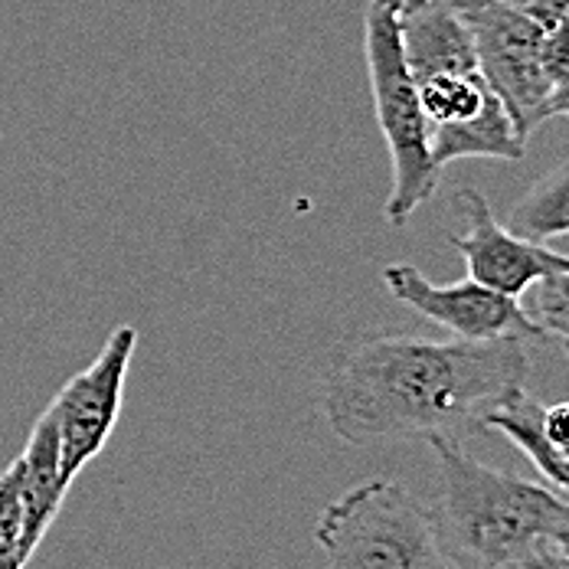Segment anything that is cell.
<instances>
[{"label": "cell", "mask_w": 569, "mask_h": 569, "mask_svg": "<svg viewBox=\"0 0 569 569\" xmlns=\"http://www.w3.org/2000/svg\"><path fill=\"white\" fill-rule=\"evenodd\" d=\"M527 377L523 338H370L328 363L325 419L347 446L461 442L481 432L488 412L523 390Z\"/></svg>", "instance_id": "cell-1"}, {"label": "cell", "mask_w": 569, "mask_h": 569, "mask_svg": "<svg viewBox=\"0 0 569 569\" xmlns=\"http://www.w3.org/2000/svg\"><path fill=\"white\" fill-rule=\"evenodd\" d=\"M402 53L429 121L432 161L446 171L461 158L520 161L527 138L478 69L471 33L452 0L399 17Z\"/></svg>", "instance_id": "cell-2"}, {"label": "cell", "mask_w": 569, "mask_h": 569, "mask_svg": "<svg viewBox=\"0 0 569 569\" xmlns=\"http://www.w3.org/2000/svg\"><path fill=\"white\" fill-rule=\"evenodd\" d=\"M442 468L439 533L456 569H523L569 523V495L488 468L461 442H429Z\"/></svg>", "instance_id": "cell-3"}, {"label": "cell", "mask_w": 569, "mask_h": 569, "mask_svg": "<svg viewBox=\"0 0 569 569\" xmlns=\"http://www.w3.org/2000/svg\"><path fill=\"white\" fill-rule=\"evenodd\" d=\"M315 543L328 569H456L436 513L393 478H367L331 501Z\"/></svg>", "instance_id": "cell-4"}, {"label": "cell", "mask_w": 569, "mask_h": 569, "mask_svg": "<svg viewBox=\"0 0 569 569\" xmlns=\"http://www.w3.org/2000/svg\"><path fill=\"white\" fill-rule=\"evenodd\" d=\"M363 59L373 114L393 164V187L383 213L390 227H406V220L439 190L442 168L432 161L429 121L406 66L399 17L390 0H370L363 10Z\"/></svg>", "instance_id": "cell-5"}, {"label": "cell", "mask_w": 569, "mask_h": 569, "mask_svg": "<svg viewBox=\"0 0 569 569\" xmlns=\"http://www.w3.org/2000/svg\"><path fill=\"white\" fill-rule=\"evenodd\" d=\"M456 10L471 33L481 76L511 112L520 134L530 138L547 121L550 99L543 27L511 0H481Z\"/></svg>", "instance_id": "cell-6"}, {"label": "cell", "mask_w": 569, "mask_h": 569, "mask_svg": "<svg viewBox=\"0 0 569 569\" xmlns=\"http://www.w3.org/2000/svg\"><path fill=\"white\" fill-rule=\"evenodd\" d=\"M138 341L141 335L134 325H118L109 341L102 343L99 357L86 370H79L47 409L57 422L59 461L69 488L79 478V471L112 439L114 422L121 416L128 367L138 350Z\"/></svg>", "instance_id": "cell-7"}, {"label": "cell", "mask_w": 569, "mask_h": 569, "mask_svg": "<svg viewBox=\"0 0 569 569\" xmlns=\"http://www.w3.org/2000/svg\"><path fill=\"white\" fill-rule=\"evenodd\" d=\"M387 291L406 308L452 331L461 341H495V338H543V331L530 321L520 298L501 295L488 284L429 282L416 266L393 262L383 269Z\"/></svg>", "instance_id": "cell-8"}, {"label": "cell", "mask_w": 569, "mask_h": 569, "mask_svg": "<svg viewBox=\"0 0 569 569\" xmlns=\"http://www.w3.org/2000/svg\"><path fill=\"white\" fill-rule=\"evenodd\" d=\"M456 210L465 220V232L449 236V246H456V252L465 259L468 279L488 284L501 295L523 298L533 282L569 269V256L501 227L485 193H478L475 187L458 190Z\"/></svg>", "instance_id": "cell-9"}, {"label": "cell", "mask_w": 569, "mask_h": 569, "mask_svg": "<svg viewBox=\"0 0 569 569\" xmlns=\"http://www.w3.org/2000/svg\"><path fill=\"white\" fill-rule=\"evenodd\" d=\"M485 429L501 432L553 488L569 495V402L543 406L523 387L488 412Z\"/></svg>", "instance_id": "cell-10"}, {"label": "cell", "mask_w": 569, "mask_h": 569, "mask_svg": "<svg viewBox=\"0 0 569 569\" xmlns=\"http://www.w3.org/2000/svg\"><path fill=\"white\" fill-rule=\"evenodd\" d=\"M20 468V501H23V553L33 560L37 547L43 543L50 523L59 517V508L69 495L59 461L57 422L43 412L30 432V442L17 456Z\"/></svg>", "instance_id": "cell-11"}, {"label": "cell", "mask_w": 569, "mask_h": 569, "mask_svg": "<svg viewBox=\"0 0 569 569\" xmlns=\"http://www.w3.org/2000/svg\"><path fill=\"white\" fill-rule=\"evenodd\" d=\"M511 232L547 242L569 232V164L543 173L511 210Z\"/></svg>", "instance_id": "cell-12"}, {"label": "cell", "mask_w": 569, "mask_h": 569, "mask_svg": "<svg viewBox=\"0 0 569 569\" xmlns=\"http://www.w3.org/2000/svg\"><path fill=\"white\" fill-rule=\"evenodd\" d=\"M23 501H20V468L17 458L0 471V569H23Z\"/></svg>", "instance_id": "cell-13"}, {"label": "cell", "mask_w": 569, "mask_h": 569, "mask_svg": "<svg viewBox=\"0 0 569 569\" xmlns=\"http://www.w3.org/2000/svg\"><path fill=\"white\" fill-rule=\"evenodd\" d=\"M527 291H530V298H527L523 311L543 331V338L557 335L560 341H569V269L533 282Z\"/></svg>", "instance_id": "cell-14"}, {"label": "cell", "mask_w": 569, "mask_h": 569, "mask_svg": "<svg viewBox=\"0 0 569 569\" xmlns=\"http://www.w3.org/2000/svg\"><path fill=\"white\" fill-rule=\"evenodd\" d=\"M543 66L550 79V99H547V121L550 118H569V27L547 33L543 43Z\"/></svg>", "instance_id": "cell-15"}, {"label": "cell", "mask_w": 569, "mask_h": 569, "mask_svg": "<svg viewBox=\"0 0 569 569\" xmlns=\"http://www.w3.org/2000/svg\"><path fill=\"white\" fill-rule=\"evenodd\" d=\"M523 569H569V560L557 547H543L533 560H527Z\"/></svg>", "instance_id": "cell-16"}, {"label": "cell", "mask_w": 569, "mask_h": 569, "mask_svg": "<svg viewBox=\"0 0 569 569\" xmlns=\"http://www.w3.org/2000/svg\"><path fill=\"white\" fill-rule=\"evenodd\" d=\"M429 3H436V0H390V7L397 10V17L416 13V10H422V7H429Z\"/></svg>", "instance_id": "cell-17"}, {"label": "cell", "mask_w": 569, "mask_h": 569, "mask_svg": "<svg viewBox=\"0 0 569 569\" xmlns=\"http://www.w3.org/2000/svg\"><path fill=\"white\" fill-rule=\"evenodd\" d=\"M553 547H557V550H560V553H563V557H567V560H569V523H567V527H563V530H560V533H557Z\"/></svg>", "instance_id": "cell-18"}, {"label": "cell", "mask_w": 569, "mask_h": 569, "mask_svg": "<svg viewBox=\"0 0 569 569\" xmlns=\"http://www.w3.org/2000/svg\"><path fill=\"white\" fill-rule=\"evenodd\" d=\"M456 7H468V3H481V0H452Z\"/></svg>", "instance_id": "cell-19"}, {"label": "cell", "mask_w": 569, "mask_h": 569, "mask_svg": "<svg viewBox=\"0 0 569 569\" xmlns=\"http://www.w3.org/2000/svg\"><path fill=\"white\" fill-rule=\"evenodd\" d=\"M511 3H527V0H511Z\"/></svg>", "instance_id": "cell-20"}]
</instances>
